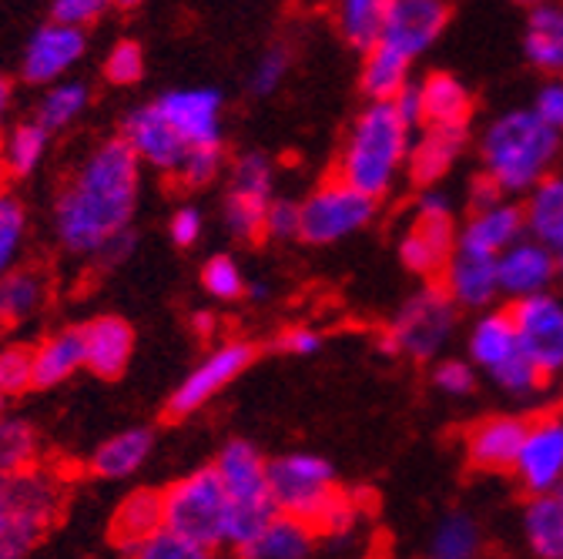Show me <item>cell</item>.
I'll use <instances>...</instances> for the list:
<instances>
[{"label":"cell","mask_w":563,"mask_h":559,"mask_svg":"<svg viewBox=\"0 0 563 559\" xmlns=\"http://www.w3.org/2000/svg\"><path fill=\"white\" fill-rule=\"evenodd\" d=\"M275 348L278 353H289V356H316L322 348V335L312 328H289L278 335Z\"/></svg>","instance_id":"cell-54"},{"label":"cell","mask_w":563,"mask_h":559,"mask_svg":"<svg viewBox=\"0 0 563 559\" xmlns=\"http://www.w3.org/2000/svg\"><path fill=\"white\" fill-rule=\"evenodd\" d=\"M527 60L547 75H563V4H537L523 27Z\"/></svg>","instance_id":"cell-27"},{"label":"cell","mask_w":563,"mask_h":559,"mask_svg":"<svg viewBox=\"0 0 563 559\" xmlns=\"http://www.w3.org/2000/svg\"><path fill=\"white\" fill-rule=\"evenodd\" d=\"M527 436V418L520 415H497L479 423L470 439H466V456L476 469H489V472H514L520 446Z\"/></svg>","instance_id":"cell-21"},{"label":"cell","mask_w":563,"mask_h":559,"mask_svg":"<svg viewBox=\"0 0 563 559\" xmlns=\"http://www.w3.org/2000/svg\"><path fill=\"white\" fill-rule=\"evenodd\" d=\"M520 238H527V222H523V204H514L510 198L489 212L470 215L466 225L456 232V248L493 258L497 261L507 248H514Z\"/></svg>","instance_id":"cell-19"},{"label":"cell","mask_w":563,"mask_h":559,"mask_svg":"<svg viewBox=\"0 0 563 559\" xmlns=\"http://www.w3.org/2000/svg\"><path fill=\"white\" fill-rule=\"evenodd\" d=\"M104 11H108L104 0H54V4H51V21L64 24V27H75V31H85Z\"/></svg>","instance_id":"cell-50"},{"label":"cell","mask_w":563,"mask_h":559,"mask_svg":"<svg viewBox=\"0 0 563 559\" xmlns=\"http://www.w3.org/2000/svg\"><path fill=\"white\" fill-rule=\"evenodd\" d=\"M178 175L191 188H201L208 181H216L222 175V145H216V148H188Z\"/></svg>","instance_id":"cell-49"},{"label":"cell","mask_w":563,"mask_h":559,"mask_svg":"<svg viewBox=\"0 0 563 559\" xmlns=\"http://www.w3.org/2000/svg\"><path fill=\"white\" fill-rule=\"evenodd\" d=\"M530 496H547L563 489V412H547L527 423V436L514 466Z\"/></svg>","instance_id":"cell-12"},{"label":"cell","mask_w":563,"mask_h":559,"mask_svg":"<svg viewBox=\"0 0 563 559\" xmlns=\"http://www.w3.org/2000/svg\"><path fill=\"white\" fill-rule=\"evenodd\" d=\"M470 366H479L486 372H497L504 362L520 356V342H517V325L510 312H486L473 322L470 338Z\"/></svg>","instance_id":"cell-25"},{"label":"cell","mask_w":563,"mask_h":559,"mask_svg":"<svg viewBox=\"0 0 563 559\" xmlns=\"http://www.w3.org/2000/svg\"><path fill=\"white\" fill-rule=\"evenodd\" d=\"M85 47H88L85 31L47 21L31 34L21 71L31 85H57V78L67 75L85 57Z\"/></svg>","instance_id":"cell-18"},{"label":"cell","mask_w":563,"mask_h":559,"mask_svg":"<svg viewBox=\"0 0 563 559\" xmlns=\"http://www.w3.org/2000/svg\"><path fill=\"white\" fill-rule=\"evenodd\" d=\"M470 212L473 215H479V212H489V208H497V204H504L507 201V194L500 191V185L497 181H489L486 175H479V178H473L470 181Z\"/></svg>","instance_id":"cell-55"},{"label":"cell","mask_w":563,"mask_h":559,"mask_svg":"<svg viewBox=\"0 0 563 559\" xmlns=\"http://www.w3.org/2000/svg\"><path fill=\"white\" fill-rule=\"evenodd\" d=\"M433 382H437V389L446 392V395H470L473 385H476V372H473V366L463 362V359H446V362L437 366Z\"/></svg>","instance_id":"cell-51"},{"label":"cell","mask_w":563,"mask_h":559,"mask_svg":"<svg viewBox=\"0 0 563 559\" xmlns=\"http://www.w3.org/2000/svg\"><path fill=\"white\" fill-rule=\"evenodd\" d=\"M556 278L563 282V251H556Z\"/></svg>","instance_id":"cell-63"},{"label":"cell","mask_w":563,"mask_h":559,"mask_svg":"<svg viewBox=\"0 0 563 559\" xmlns=\"http://www.w3.org/2000/svg\"><path fill=\"white\" fill-rule=\"evenodd\" d=\"M60 479L47 469H31L8 479V513L0 519V559H24L60 513Z\"/></svg>","instance_id":"cell-6"},{"label":"cell","mask_w":563,"mask_h":559,"mask_svg":"<svg viewBox=\"0 0 563 559\" xmlns=\"http://www.w3.org/2000/svg\"><path fill=\"white\" fill-rule=\"evenodd\" d=\"M211 466H216V472L225 485L229 546L239 552L278 516L272 493H268V462L262 459V452L252 443L235 439L219 452V459Z\"/></svg>","instance_id":"cell-4"},{"label":"cell","mask_w":563,"mask_h":559,"mask_svg":"<svg viewBox=\"0 0 563 559\" xmlns=\"http://www.w3.org/2000/svg\"><path fill=\"white\" fill-rule=\"evenodd\" d=\"M44 302V282L34 271H8L0 278V325L27 322Z\"/></svg>","instance_id":"cell-36"},{"label":"cell","mask_w":563,"mask_h":559,"mask_svg":"<svg viewBox=\"0 0 563 559\" xmlns=\"http://www.w3.org/2000/svg\"><path fill=\"white\" fill-rule=\"evenodd\" d=\"M523 222H527V238L553 251H563V178L560 175H550L533 191H527Z\"/></svg>","instance_id":"cell-29"},{"label":"cell","mask_w":563,"mask_h":559,"mask_svg":"<svg viewBox=\"0 0 563 559\" xmlns=\"http://www.w3.org/2000/svg\"><path fill=\"white\" fill-rule=\"evenodd\" d=\"M121 142L134 152V158L141 165H148L155 171H178L188 145L185 137L168 124V118L158 111V104H141L124 118V131Z\"/></svg>","instance_id":"cell-16"},{"label":"cell","mask_w":563,"mask_h":559,"mask_svg":"<svg viewBox=\"0 0 563 559\" xmlns=\"http://www.w3.org/2000/svg\"><path fill=\"white\" fill-rule=\"evenodd\" d=\"M550 131H563V78H553L547 81L537 98H533V108H530Z\"/></svg>","instance_id":"cell-52"},{"label":"cell","mask_w":563,"mask_h":559,"mask_svg":"<svg viewBox=\"0 0 563 559\" xmlns=\"http://www.w3.org/2000/svg\"><path fill=\"white\" fill-rule=\"evenodd\" d=\"M34 353V385L51 389L60 385L85 366V332L81 328H60L47 335Z\"/></svg>","instance_id":"cell-26"},{"label":"cell","mask_w":563,"mask_h":559,"mask_svg":"<svg viewBox=\"0 0 563 559\" xmlns=\"http://www.w3.org/2000/svg\"><path fill=\"white\" fill-rule=\"evenodd\" d=\"M11 81L8 78H0V124H4V118H8V111H11Z\"/></svg>","instance_id":"cell-59"},{"label":"cell","mask_w":563,"mask_h":559,"mask_svg":"<svg viewBox=\"0 0 563 559\" xmlns=\"http://www.w3.org/2000/svg\"><path fill=\"white\" fill-rule=\"evenodd\" d=\"M37 429L21 415H0V479H18L37 469Z\"/></svg>","instance_id":"cell-35"},{"label":"cell","mask_w":563,"mask_h":559,"mask_svg":"<svg viewBox=\"0 0 563 559\" xmlns=\"http://www.w3.org/2000/svg\"><path fill=\"white\" fill-rule=\"evenodd\" d=\"M393 111H396L412 131H419V127H422V94H419V85L402 88V94L393 101Z\"/></svg>","instance_id":"cell-57"},{"label":"cell","mask_w":563,"mask_h":559,"mask_svg":"<svg viewBox=\"0 0 563 559\" xmlns=\"http://www.w3.org/2000/svg\"><path fill=\"white\" fill-rule=\"evenodd\" d=\"M416 219H453V201L440 188H422L416 198Z\"/></svg>","instance_id":"cell-56"},{"label":"cell","mask_w":563,"mask_h":559,"mask_svg":"<svg viewBox=\"0 0 563 559\" xmlns=\"http://www.w3.org/2000/svg\"><path fill=\"white\" fill-rule=\"evenodd\" d=\"M24 232H27L24 204L14 194L0 191V278H4L8 271H14V261H18L21 245H24Z\"/></svg>","instance_id":"cell-40"},{"label":"cell","mask_w":563,"mask_h":559,"mask_svg":"<svg viewBox=\"0 0 563 559\" xmlns=\"http://www.w3.org/2000/svg\"><path fill=\"white\" fill-rule=\"evenodd\" d=\"M81 332H85V369H91L101 379L121 376L134 353L131 325L118 315H101L88 322Z\"/></svg>","instance_id":"cell-23"},{"label":"cell","mask_w":563,"mask_h":559,"mask_svg":"<svg viewBox=\"0 0 563 559\" xmlns=\"http://www.w3.org/2000/svg\"><path fill=\"white\" fill-rule=\"evenodd\" d=\"M376 215V201L363 191L332 178L322 181L302 201V238L312 245H332L363 232Z\"/></svg>","instance_id":"cell-9"},{"label":"cell","mask_w":563,"mask_h":559,"mask_svg":"<svg viewBox=\"0 0 563 559\" xmlns=\"http://www.w3.org/2000/svg\"><path fill=\"white\" fill-rule=\"evenodd\" d=\"M453 332H456L453 299L443 292V286H427L416 295H409L402 309L393 315L383 348L393 356H409V359L427 362L443 353Z\"/></svg>","instance_id":"cell-8"},{"label":"cell","mask_w":563,"mask_h":559,"mask_svg":"<svg viewBox=\"0 0 563 559\" xmlns=\"http://www.w3.org/2000/svg\"><path fill=\"white\" fill-rule=\"evenodd\" d=\"M443 292L453 299L456 309H486L500 295L497 261L456 248L443 268Z\"/></svg>","instance_id":"cell-22"},{"label":"cell","mask_w":563,"mask_h":559,"mask_svg":"<svg viewBox=\"0 0 563 559\" xmlns=\"http://www.w3.org/2000/svg\"><path fill=\"white\" fill-rule=\"evenodd\" d=\"M195 332H198V335H211V332H216V315L198 312V318H195Z\"/></svg>","instance_id":"cell-60"},{"label":"cell","mask_w":563,"mask_h":559,"mask_svg":"<svg viewBox=\"0 0 563 559\" xmlns=\"http://www.w3.org/2000/svg\"><path fill=\"white\" fill-rule=\"evenodd\" d=\"M489 376H493V382H497L504 392H510V395H517V399H527V395L540 392V385H543V376H540L537 366H533L530 359H523V356H514L510 362H504L497 372H489Z\"/></svg>","instance_id":"cell-47"},{"label":"cell","mask_w":563,"mask_h":559,"mask_svg":"<svg viewBox=\"0 0 563 559\" xmlns=\"http://www.w3.org/2000/svg\"><path fill=\"white\" fill-rule=\"evenodd\" d=\"M479 526L466 513H450L440 519L430 539V559H479Z\"/></svg>","instance_id":"cell-38"},{"label":"cell","mask_w":563,"mask_h":559,"mask_svg":"<svg viewBox=\"0 0 563 559\" xmlns=\"http://www.w3.org/2000/svg\"><path fill=\"white\" fill-rule=\"evenodd\" d=\"M162 529H165V503L158 489H134V493L124 496V503L111 519V539L128 556Z\"/></svg>","instance_id":"cell-24"},{"label":"cell","mask_w":563,"mask_h":559,"mask_svg":"<svg viewBox=\"0 0 563 559\" xmlns=\"http://www.w3.org/2000/svg\"><path fill=\"white\" fill-rule=\"evenodd\" d=\"M88 108V85L85 81H57L44 91L37 104V124L44 131H60Z\"/></svg>","instance_id":"cell-39"},{"label":"cell","mask_w":563,"mask_h":559,"mask_svg":"<svg viewBox=\"0 0 563 559\" xmlns=\"http://www.w3.org/2000/svg\"><path fill=\"white\" fill-rule=\"evenodd\" d=\"M335 27L360 54L376 51L386 31V0H342L335 8Z\"/></svg>","instance_id":"cell-33"},{"label":"cell","mask_w":563,"mask_h":559,"mask_svg":"<svg viewBox=\"0 0 563 559\" xmlns=\"http://www.w3.org/2000/svg\"><path fill=\"white\" fill-rule=\"evenodd\" d=\"M168 232H172V242H175V245L188 248V245H195V242L201 238L205 219H201V212H198L195 204H185V208H178V212L172 215Z\"/></svg>","instance_id":"cell-53"},{"label":"cell","mask_w":563,"mask_h":559,"mask_svg":"<svg viewBox=\"0 0 563 559\" xmlns=\"http://www.w3.org/2000/svg\"><path fill=\"white\" fill-rule=\"evenodd\" d=\"M560 152V134L550 131L533 111H507L493 121L479 142L483 155V175L497 181L500 191L527 194L543 178H550V168Z\"/></svg>","instance_id":"cell-3"},{"label":"cell","mask_w":563,"mask_h":559,"mask_svg":"<svg viewBox=\"0 0 563 559\" xmlns=\"http://www.w3.org/2000/svg\"><path fill=\"white\" fill-rule=\"evenodd\" d=\"M262 235L275 238V242H292L302 238V204L289 201V198H272L268 212H265V228Z\"/></svg>","instance_id":"cell-48"},{"label":"cell","mask_w":563,"mask_h":559,"mask_svg":"<svg viewBox=\"0 0 563 559\" xmlns=\"http://www.w3.org/2000/svg\"><path fill=\"white\" fill-rule=\"evenodd\" d=\"M399 258H402V265L409 268V271H416V275H443V268H446V261H450V255L446 251H440L430 238H422L416 228L399 242Z\"/></svg>","instance_id":"cell-45"},{"label":"cell","mask_w":563,"mask_h":559,"mask_svg":"<svg viewBox=\"0 0 563 559\" xmlns=\"http://www.w3.org/2000/svg\"><path fill=\"white\" fill-rule=\"evenodd\" d=\"M268 493L282 516L302 519L316 529L329 506L339 500L335 469L329 459L312 452L278 456L268 462Z\"/></svg>","instance_id":"cell-7"},{"label":"cell","mask_w":563,"mask_h":559,"mask_svg":"<svg viewBox=\"0 0 563 559\" xmlns=\"http://www.w3.org/2000/svg\"><path fill=\"white\" fill-rule=\"evenodd\" d=\"M255 359V348L249 342H225L211 353L181 379V385L175 389L168 409L172 415H191L198 412L205 402L216 399L232 379H239Z\"/></svg>","instance_id":"cell-13"},{"label":"cell","mask_w":563,"mask_h":559,"mask_svg":"<svg viewBox=\"0 0 563 559\" xmlns=\"http://www.w3.org/2000/svg\"><path fill=\"white\" fill-rule=\"evenodd\" d=\"M141 194V161L114 137L78 168L75 181L57 198V238L75 255H101L108 242L131 232Z\"/></svg>","instance_id":"cell-1"},{"label":"cell","mask_w":563,"mask_h":559,"mask_svg":"<svg viewBox=\"0 0 563 559\" xmlns=\"http://www.w3.org/2000/svg\"><path fill=\"white\" fill-rule=\"evenodd\" d=\"M131 559H219V556H216V549L191 543V539H185V536H178L172 529H162L148 543H141L131 552Z\"/></svg>","instance_id":"cell-41"},{"label":"cell","mask_w":563,"mask_h":559,"mask_svg":"<svg viewBox=\"0 0 563 559\" xmlns=\"http://www.w3.org/2000/svg\"><path fill=\"white\" fill-rule=\"evenodd\" d=\"M289 64H292V54H289L286 47H282V44L268 47V51L255 60V67H252L249 88H252L258 98L275 94V91H278V85L286 81V75H289Z\"/></svg>","instance_id":"cell-44"},{"label":"cell","mask_w":563,"mask_h":559,"mask_svg":"<svg viewBox=\"0 0 563 559\" xmlns=\"http://www.w3.org/2000/svg\"><path fill=\"white\" fill-rule=\"evenodd\" d=\"M158 111L185 137L188 148H216L222 145V94L216 88H178L165 91Z\"/></svg>","instance_id":"cell-14"},{"label":"cell","mask_w":563,"mask_h":559,"mask_svg":"<svg viewBox=\"0 0 563 559\" xmlns=\"http://www.w3.org/2000/svg\"><path fill=\"white\" fill-rule=\"evenodd\" d=\"M47 142H51V131H44L37 121H21L4 137V148H0V161H4V168L11 175L24 178V175L37 171V165L44 161Z\"/></svg>","instance_id":"cell-37"},{"label":"cell","mask_w":563,"mask_h":559,"mask_svg":"<svg viewBox=\"0 0 563 559\" xmlns=\"http://www.w3.org/2000/svg\"><path fill=\"white\" fill-rule=\"evenodd\" d=\"M316 546V529L292 516H275L249 546L239 549V559H309Z\"/></svg>","instance_id":"cell-28"},{"label":"cell","mask_w":563,"mask_h":559,"mask_svg":"<svg viewBox=\"0 0 563 559\" xmlns=\"http://www.w3.org/2000/svg\"><path fill=\"white\" fill-rule=\"evenodd\" d=\"M466 148V127H419L412 134V148L406 171L416 185L437 188V181L456 165Z\"/></svg>","instance_id":"cell-20"},{"label":"cell","mask_w":563,"mask_h":559,"mask_svg":"<svg viewBox=\"0 0 563 559\" xmlns=\"http://www.w3.org/2000/svg\"><path fill=\"white\" fill-rule=\"evenodd\" d=\"M201 282H205V292H208V295H216V299H222V302H232V299L245 295L242 268H239L229 255L208 258L205 268H201Z\"/></svg>","instance_id":"cell-43"},{"label":"cell","mask_w":563,"mask_h":559,"mask_svg":"<svg viewBox=\"0 0 563 559\" xmlns=\"http://www.w3.org/2000/svg\"><path fill=\"white\" fill-rule=\"evenodd\" d=\"M152 449H155L152 429H124V433L111 436L108 443H101L95 449L91 469L101 479H128L148 462Z\"/></svg>","instance_id":"cell-32"},{"label":"cell","mask_w":563,"mask_h":559,"mask_svg":"<svg viewBox=\"0 0 563 559\" xmlns=\"http://www.w3.org/2000/svg\"><path fill=\"white\" fill-rule=\"evenodd\" d=\"M104 75L111 85H134L145 75V51L137 41H118L104 60Z\"/></svg>","instance_id":"cell-46"},{"label":"cell","mask_w":563,"mask_h":559,"mask_svg":"<svg viewBox=\"0 0 563 559\" xmlns=\"http://www.w3.org/2000/svg\"><path fill=\"white\" fill-rule=\"evenodd\" d=\"M8 513V479H0V519Z\"/></svg>","instance_id":"cell-62"},{"label":"cell","mask_w":563,"mask_h":559,"mask_svg":"<svg viewBox=\"0 0 563 559\" xmlns=\"http://www.w3.org/2000/svg\"><path fill=\"white\" fill-rule=\"evenodd\" d=\"M275 168L262 152H249L235 158L229 171V194H225V225L235 238H258L265 228V212L272 204Z\"/></svg>","instance_id":"cell-10"},{"label":"cell","mask_w":563,"mask_h":559,"mask_svg":"<svg viewBox=\"0 0 563 559\" xmlns=\"http://www.w3.org/2000/svg\"><path fill=\"white\" fill-rule=\"evenodd\" d=\"M409 67L412 60L396 54L393 47L379 44L376 51L366 54V64H363V91L373 104H393L402 88H409Z\"/></svg>","instance_id":"cell-34"},{"label":"cell","mask_w":563,"mask_h":559,"mask_svg":"<svg viewBox=\"0 0 563 559\" xmlns=\"http://www.w3.org/2000/svg\"><path fill=\"white\" fill-rule=\"evenodd\" d=\"M446 21H450V8L440 4V0H386L383 44L416 60L422 51H430L440 41Z\"/></svg>","instance_id":"cell-15"},{"label":"cell","mask_w":563,"mask_h":559,"mask_svg":"<svg viewBox=\"0 0 563 559\" xmlns=\"http://www.w3.org/2000/svg\"><path fill=\"white\" fill-rule=\"evenodd\" d=\"M165 529L208 549L229 546V496L216 466H201L162 489Z\"/></svg>","instance_id":"cell-5"},{"label":"cell","mask_w":563,"mask_h":559,"mask_svg":"<svg viewBox=\"0 0 563 559\" xmlns=\"http://www.w3.org/2000/svg\"><path fill=\"white\" fill-rule=\"evenodd\" d=\"M34 385V353L27 345L0 348V395L11 399Z\"/></svg>","instance_id":"cell-42"},{"label":"cell","mask_w":563,"mask_h":559,"mask_svg":"<svg viewBox=\"0 0 563 559\" xmlns=\"http://www.w3.org/2000/svg\"><path fill=\"white\" fill-rule=\"evenodd\" d=\"M4 402H8V399H4V395H0V415H4Z\"/></svg>","instance_id":"cell-64"},{"label":"cell","mask_w":563,"mask_h":559,"mask_svg":"<svg viewBox=\"0 0 563 559\" xmlns=\"http://www.w3.org/2000/svg\"><path fill=\"white\" fill-rule=\"evenodd\" d=\"M510 318L517 325L520 356L530 359L543 379L563 372V299L547 292L517 302L510 309Z\"/></svg>","instance_id":"cell-11"},{"label":"cell","mask_w":563,"mask_h":559,"mask_svg":"<svg viewBox=\"0 0 563 559\" xmlns=\"http://www.w3.org/2000/svg\"><path fill=\"white\" fill-rule=\"evenodd\" d=\"M134 248H137V238H134V232H124V235H118L114 242H108L104 245V251L98 255L104 265H121L128 255H134Z\"/></svg>","instance_id":"cell-58"},{"label":"cell","mask_w":563,"mask_h":559,"mask_svg":"<svg viewBox=\"0 0 563 559\" xmlns=\"http://www.w3.org/2000/svg\"><path fill=\"white\" fill-rule=\"evenodd\" d=\"M245 295L255 299V302H262V299H268V286L265 282H252V286H245Z\"/></svg>","instance_id":"cell-61"},{"label":"cell","mask_w":563,"mask_h":559,"mask_svg":"<svg viewBox=\"0 0 563 559\" xmlns=\"http://www.w3.org/2000/svg\"><path fill=\"white\" fill-rule=\"evenodd\" d=\"M419 94H422V127L427 124L430 127H466L473 98L460 78L437 71L419 85Z\"/></svg>","instance_id":"cell-30"},{"label":"cell","mask_w":563,"mask_h":559,"mask_svg":"<svg viewBox=\"0 0 563 559\" xmlns=\"http://www.w3.org/2000/svg\"><path fill=\"white\" fill-rule=\"evenodd\" d=\"M523 536L537 559H563V489L530 496L523 510Z\"/></svg>","instance_id":"cell-31"},{"label":"cell","mask_w":563,"mask_h":559,"mask_svg":"<svg viewBox=\"0 0 563 559\" xmlns=\"http://www.w3.org/2000/svg\"><path fill=\"white\" fill-rule=\"evenodd\" d=\"M412 127L393 111V104H369L349 127L339 155V181L379 201L409 161Z\"/></svg>","instance_id":"cell-2"},{"label":"cell","mask_w":563,"mask_h":559,"mask_svg":"<svg viewBox=\"0 0 563 559\" xmlns=\"http://www.w3.org/2000/svg\"><path fill=\"white\" fill-rule=\"evenodd\" d=\"M553 282H556V251L533 238H520L514 248H507L497 258L500 295L514 299V305L547 295Z\"/></svg>","instance_id":"cell-17"}]
</instances>
